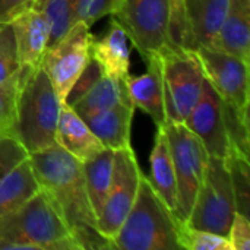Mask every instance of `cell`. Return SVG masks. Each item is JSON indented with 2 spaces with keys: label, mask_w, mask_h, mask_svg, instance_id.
I'll return each instance as SVG.
<instances>
[{
  "label": "cell",
  "mask_w": 250,
  "mask_h": 250,
  "mask_svg": "<svg viewBox=\"0 0 250 250\" xmlns=\"http://www.w3.org/2000/svg\"><path fill=\"white\" fill-rule=\"evenodd\" d=\"M37 180L59 208L73 240L81 250L113 249L97 229L82 163L57 144L29 154Z\"/></svg>",
  "instance_id": "cell-1"
},
{
  "label": "cell",
  "mask_w": 250,
  "mask_h": 250,
  "mask_svg": "<svg viewBox=\"0 0 250 250\" xmlns=\"http://www.w3.org/2000/svg\"><path fill=\"white\" fill-rule=\"evenodd\" d=\"M6 249L81 250L44 189L19 208L0 215V250Z\"/></svg>",
  "instance_id": "cell-2"
},
{
  "label": "cell",
  "mask_w": 250,
  "mask_h": 250,
  "mask_svg": "<svg viewBox=\"0 0 250 250\" xmlns=\"http://www.w3.org/2000/svg\"><path fill=\"white\" fill-rule=\"evenodd\" d=\"M62 104L40 64L29 70L19 69L13 135L29 154L56 145Z\"/></svg>",
  "instance_id": "cell-3"
},
{
  "label": "cell",
  "mask_w": 250,
  "mask_h": 250,
  "mask_svg": "<svg viewBox=\"0 0 250 250\" xmlns=\"http://www.w3.org/2000/svg\"><path fill=\"white\" fill-rule=\"evenodd\" d=\"M179 223L142 174L135 202L111 240L113 249L179 250Z\"/></svg>",
  "instance_id": "cell-4"
},
{
  "label": "cell",
  "mask_w": 250,
  "mask_h": 250,
  "mask_svg": "<svg viewBox=\"0 0 250 250\" xmlns=\"http://www.w3.org/2000/svg\"><path fill=\"white\" fill-rule=\"evenodd\" d=\"M167 120L183 123L201 98L205 76L193 48L170 45L160 53Z\"/></svg>",
  "instance_id": "cell-5"
},
{
  "label": "cell",
  "mask_w": 250,
  "mask_h": 250,
  "mask_svg": "<svg viewBox=\"0 0 250 250\" xmlns=\"http://www.w3.org/2000/svg\"><path fill=\"white\" fill-rule=\"evenodd\" d=\"M110 16L122 26L145 62L173 45L168 0H120Z\"/></svg>",
  "instance_id": "cell-6"
},
{
  "label": "cell",
  "mask_w": 250,
  "mask_h": 250,
  "mask_svg": "<svg viewBox=\"0 0 250 250\" xmlns=\"http://www.w3.org/2000/svg\"><path fill=\"white\" fill-rule=\"evenodd\" d=\"M236 211V196L226 161L209 157L186 224L227 237Z\"/></svg>",
  "instance_id": "cell-7"
},
{
  "label": "cell",
  "mask_w": 250,
  "mask_h": 250,
  "mask_svg": "<svg viewBox=\"0 0 250 250\" xmlns=\"http://www.w3.org/2000/svg\"><path fill=\"white\" fill-rule=\"evenodd\" d=\"M163 127L176 173L177 220L186 223L202 183L209 155L202 142L185 123L167 120Z\"/></svg>",
  "instance_id": "cell-8"
},
{
  "label": "cell",
  "mask_w": 250,
  "mask_h": 250,
  "mask_svg": "<svg viewBox=\"0 0 250 250\" xmlns=\"http://www.w3.org/2000/svg\"><path fill=\"white\" fill-rule=\"evenodd\" d=\"M92 34L89 26L76 21L57 41L47 45L40 66L48 76L62 103H66L70 89L88 64Z\"/></svg>",
  "instance_id": "cell-9"
},
{
  "label": "cell",
  "mask_w": 250,
  "mask_h": 250,
  "mask_svg": "<svg viewBox=\"0 0 250 250\" xmlns=\"http://www.w3.org/2000/svg\"><path fill=\"white\" fill-rule=\"evenodd\" d=\"M141 176L142 171L132 146L114 151L110 190L97 220L100 234L110 243L135 202Z\"/></svg>",
  "instance_id": "cell-10"
},
{
  "label": "cell",
  "mask_w": 250,
  "mask_h": 250,
  "mask_svg": "<svg viewBox=\"0 0 250 250\" xmlns=\"http://www.w3.org/2000/svg\"><path fill=\"white\" fill-rule=\"evenodd\" d=\"M193 50L199 57L205 81L214 88L218 97L236 108L249 110L250 62L205 45H198Z\"/></svg>",
  "instance_id": "cell-11"
},
{
  "label": "cell",
  "mask_w": 250,
  "mask_h": 250,
  "mask_svg": "<svg viewBox=\"0 0 250 250\" xmlns=\"http://www.w3.org/2000/svg\"><path fill=\"white\" fill-rule=\"evenodd\" d=\"M202 142L209 157L224 158L229 151V138L223 116L221 98L205 81L201 98L183 122Z\"/></svg>",
  "instance_id": "cell-12"
},
{
  "label": "cell",
  "mask_w": 250,
  "mask_h": 250,
  "mask_svg": "<svg viewBox=\"0 0 250 250\" xmlns=\"http://www.w3.org/2000/svg\"><path fill=\"white\" fill-rule=\"evenodd\" d=\"M16 53L21 70H29L40 64L48 45V25L40 7L29 6L18 13L12 21Z\"/></svg>",
  "instance_id": "cell-13"
},
{
  "label": "cell",
  "mask_w": 250,
  "mask_h": 250,
  "mask_svg": "<svg viewBox=\"0 0 250 250\" xmlns=\"http://www.w3.org/2000/svg\"><path fill=\"white\" fill-rule=\"evenodd\" d=\"M127 92L135 108L148 114L157 127L167 122L163 86V69L160 54H152L146 60V72L127 78Z\"/></svg>",
  "instance_id": "cell-14"
},
{
  "label": "cell",
  "mask_w": 250,
  "mask_h": 250,
  "mask_svg": "<svg viewBox=\"0 0 250 250\" xmlns=\"http://www.w3.org/2000/svg\"><path fill=\"white\" fill-rule=\"evenodd\" d=\"M89 54L104 75L116 79H127L130 76L127 35L116 21L111 19L108 28L100 37L92 35Z\"/></svg>",
  "instance_id": "cell-15"
},
{
  "label": "cell",
  "mask_w": 250,
  "mask_h": 250,
  "mask_svg": "<svg viewBox=\"0 0 250 250\" xmlns=\"http://www.w3.org/2000/svg\"><path fill=\"white\" fill-rule=\"evenodd\" d=\"M56 144L81 163L88 161L104 149L85 120L67 103H63L60 108Z\"/></svg>",
  "instance_id": "cell-16"
},
{
  "label": "cell",
  "mask_w": 250,
  "mask_h": 250,
  "mask_svg": "<svg viewBox=\"0 0 250 250\" xmlns=\"http://www.w3.org/2000/svg\"><path fill=\"white\" fill-rule=\"evenodd\" d=\"M135 110L136 108L132 103H119L111 108L82 119L104 148L117 151L132 146L130 127Z\"/></svg>",
  "instance_id": "cell-17"
},
{
  "label": "cell",
  "mask_w": 250,
  "mask_h": 250,
  "mask_svg": "<svg viewBox=\"0 0 250 250\" xmlns=\"http://www.w3.org/2000/svg\"><path fill=\"white\" fill-rule=\"evenodd\" d=\"M149 183L160 196V199L166 204V207L173 212L177 218V183L176 173L173 167L171 152L168 146V141L166 136V130L163 126L157 127V135L154 141V146L149 155Z\"/></svg>",
  "instance_id": "cell-18"
},
{
  "label": "cell",
  "mask_w": 250,
  "mask_h": 250,
  "mask_svg": "<svg viewBox=\"0 0 250 250\" xmlns=\"http://www.w3.org/2000/svg\"><path fill=\"white\" fill-rule=\"evenodd\" d=\"M230 0H186L188 23L193 48L205 45L214 48Z\"/></svg>",
  "instance_id": "cell-19"
},
{
  "label": "cell",
  "mask_w": 250,
  "mask_h": 250,
  "mask_svg": "<svg viewBox=\"0 0 250 250\" xmlns=\"http://www.w3.org/2000/svg\"><path fill=\"white\" fill-rule=\"evenodd\" d=\"M214 48L250 62V0H230Z\"/></svg>",
  "instance_id": "cell-20"
},
{
  "label": "cell",
  "mask_w": 250,
  "mask_h": 250,
  "mask_svg": "<svg viewBox=\"0 0 250 250\" xmlns=\"http://www.w3.org/2000/svg\"><path fill=\"white\" fill-rule=\"evenodd\" d=\"M127 79H116L101 73L98 79L76 100L67 103L81 117L111 108L119 103H132L127 92Z\"/></svg>",
  "instance_id": "cell-21"
},
{
  "label": "cell",
  "mask_w": 250,
  "mask_h": 250,
  "mask_svg": "<svg viewBox=\"0 0 250 250\" xmlns=\"http://www.w3.org/2000/svg\"><path fill=\"white\" fill-rule=\"evenodd\" d=\"M41 189L29 157L0 180V215L28 202Z\"/></svg>",
  "instance_id": "cell-22"
},
{
  "label": "cell",
  "mask_w": 250,
  "mask_h": 250,
  "mask_svg": "<svg viewBox=\"0 0 250 250\" xmlns=\"http://www.w3.org/2000/svg\"><path fill=\"white\" fill-rule=\"evenodd\" d=\"M113 160L114 151L104 148L101 152H98L88 161L82 163L86 193L97 220L103 211L104 202L110 190L113 179Z\"/></svg>",
  "instance_id": "cell-23"
},
{
  "label": "cell",
  "mask_w": 250,
  "mask_h": 250,
  "mask_svg": "<svg viewBox=\"0 0 250 250\" xmlns=\"http://www.w3.org/2000/svg\"><path fill=\"white\" fill-rule=\"evenodd\" d=\"M230 173L237 211L248 215L250 212V164L249 157L234 149H229L224 157Z\"/></svg>",
  "instance_id": "cell-24"
},
{
  "label": "cell",
  "mask_w": 250,
  "mask_h": 250,
  "mask_svg": "<svg viewBox=\"0 0 250 250\" xmlns=\"http://www.w3.org/2000/svg\"><path fill=\"white\" fill-rule=\"evenodd\" d=\"M226 132L229 138V149H234L249 157L250 130L249 110H240L221 100Z\"/></svg>",
  "instance_id": "cell-25"
},
{
  "label": "cell",
  "mask_w": 250,
  "mask_h": 250,
  "mask_svg": "<svg viewBox=\"0 0 250 250\" xmlns=\"http://www.w3.org/2000/svg\"><path fill=\"white\" fill-rule=\"evenodd\" d=\"M78 0H44L41 10L48 25V45L62 38L75 23Z\"/></svg>",
  "instance_id": "cell-26"
},
{
  "label": "cell",
  "mask_w": 250,
  "mask_h": 250,
  "mask_svg": "<svg viewBox=\"0 0 250 250\" xmlns=\"http://www.w3.org/2000/svg\"><path fill=\"white\" fill-rule=\"evenodd\" d=\"M179 245L186 250H231L229 237L179 223Z\"/></svg>",
  "instance_id": "cell-27"
},
{
  "label": "cell",
  "mask_w": 250,
  "mask_h": 250,
  "mask_svg": "<svg viewBox=\"0 0 250 250\" xmlns=\"http://www.w3.org/2000/svg\"><path fill=\"white\" fill-rule=\"evenodd\" d=\"M18 88L19 70L3 85H0V135H13Z\"/></svg>",
  "instance_id": "cell-28"
},
{
  "label": "cell",
  "mask_w": 250,
  "mask_h": 250,
  "mask_svg": "<svg viewBox=\"0 0 250 250\" xmlns=\"http://www.w3.org/2000/svg\"><path fill=\"white\" fill-rule=\"evenodd\" d=\"M19 70L16 42L10 22L0 23V85Z\"/></svg>",
  "instance_id": "cell-29"
},
{
  "label": "cell",
  "mask_w": 250,
  "mask_h": 250,
  "mask_svg": "<svg viewBox=\"0 0 250 250\" xmlns=\"http://www.w3.org/2000/svg\"><path fill=\"white\" fill-rule=\"evenodd\" d=\"M171 16H170V38L171 42L180 47L193 48V41L188 23L186 0H168Z\"/></svg>",
  "instance_id": "cell-30"
},
{
  "label": "cell",
  "mask_w": 250,
  "mask_h": 250,
  "mask_svg": "<svg viewBox=\"0 0 250 250\" xmlns=\"http://www.w3.org/2000/svg\"><path fill=\"white\" fill-rule=\"evenodd\" d=\"M28 157L29 152L18 138L13 135H0V180Z\"/></svg>",
  "instance_id": "cell-31"
},
{
  "label": "cell",
  "mask_w": 250,
  "mask_h": 250,
  "mask_svg": "<svg viewBox=\"0 0 250 250\" xmlns=\"http://www.w3.org/2000/svg\"><path fill=\"white\" fill-rule=\"evenodd\" d=\"M120 0H78L75 10V22L81 21L89 28L104 16L114 12Z\"/></svg>",
  "instance_id": "cell-32"
},
{
  "label": "cell",
  "mask_w": 250,
  "mask_h": 250,
  "mask_svg": "<svg viewBox=\"0 0 250 250\" xmlns=\"http://www.w3.org/2000/svg\"><path fill=\"white\" fill-rule=\"evenodd\" d=\"M231 250H249L250 249V221L249 217L236 211L229 234H227Z\"/></svg>",
  "instance_id": "cell-33"
},
{
  "label": "cell",
  "mask_w": 250,
  "mask_h": 250,
  "mask_svg": "<svg viewBox=\"0 0 250 250\" xmlns=\"http://www.w3.org/2000/svg\"><path fill=\"white\" fill-rule=\"evenodd\" d=\"M32 0H0V23L10 22L18 13L29 7Z\"/></svg>",
  "instance_id": "cell-34"
},
{
  "label": "cell",
  "mask_w": 250,
  "mask_h": 250,
  "mask_svg": "<svg viewBox=\"0 0 250 250\" xmlns=\"http://www.w3.org/2000/svg\"><path fill=\"white\" fill-rule=\"evenodd\" d=\"M42 3H44V0H32L31 6H34V7H40V9H41Z\"/></svg>",
  "instance_id": "cell-35"
}]
</instances>
